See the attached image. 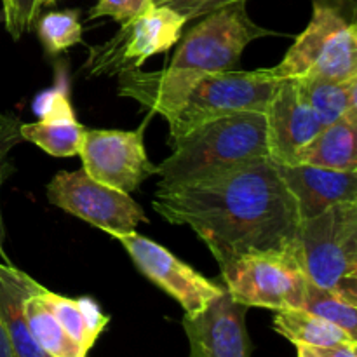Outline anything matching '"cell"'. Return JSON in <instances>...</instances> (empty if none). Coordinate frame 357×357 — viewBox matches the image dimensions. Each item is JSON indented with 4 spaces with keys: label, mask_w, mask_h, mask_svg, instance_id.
<instances>
[{
    "label": "cell",
    "mask_w": 357,
    "mask_h": 357,
    "mask_svg": "<svg viewBox=\"0 0 357 357\" xmlns=\"http://www.w3.org/2000/svg\"><path fill=\"white\" fill-rule=\"evenodd\" d=\"M153 209L171 225H187L220 268L265 251L293 250L300 216L271 157L195 183L157 188Z\"/></svg>",
    "instance_id": "cell-1"
},
{
    "label": "cell",
    "mask_w": 357,
    "mask_h": 357,
    "mask_svg": "<svg viewBox=\"0 0 357 357\" xmlns=\"http://www.w3.org/2000/svg\"><path fill=\"white\" fill-rule=\"evenodd\" d=\"M272 33L251 20L244 2L223 7L202 17L180 37L176 54L167 68L119 73V96L131 98L171 122L202 77L236 70L246 45Z\"/></svg>",
    "instance_id": "cell-2"
},
{
    "label": "cell",
    "mask_w": 357,
    "mask_h": 357,
    "mask_svg": "<svg viewBox=\"0 0 357 357\" xmlns=\"http://www.w3.org/2000/svg\"><path fill=\"white\" fill-rule=\"evenodd\" d=\"M171 155L157 166V188L195 183L243 164L268 157L264 112H239L204 122L169 142Z\"/></svg>",
    "instance_id": "cell-3"
},
{
    "label": "cell",
    "mask_w": 357,
    "mask_h": 357,
    "mask_svg": "<svg viewBox=\"0 0 357 357\" xmlns=\"http://www.w3.org/2000/svg\"><path fill=\"white\" fill-rule=\"evenodd\" d=\"M272 72L279 79L347 80L357 77L354 0H314L305 30Z\"/></svg>",
    "instance_id": "cell-4"
},
{
    "label": "cell",
    "mask_w": 357,
    "mask_h": 357,
    "mask_svg": "<svg viewBox=\"0 0 357 357\" xmlns=\"http://www.w3.org/2000/svg\"><path fill=\"white\" fill-rule=\"evenodd\" d=\"M293 253L310 284L357 300V202L300 220Z\"/></svg>",
    "instance_id": "cell-5"
},
{
    "label": "cell",
    "mask_w": 357,
    "mask_h": 357,
    "mask_svg": "<svg viewBox=\"0 0 357 357\" xmlns=\"http://www.w3.org/2000/svg\"><path fill=\"white\" fill-rule=\"evenodd\" d=\"M281 80L272 68L227 70L204 75L192 87L183 107L169 122V142L225 115L239 112L265 114Z\"/></svg>",
    "instance_id": "cell-6"
},
{
    "label": "cell",
    "mask_w": 357,
    "mask_h": 357,
    "mask_svg": "<svg viewBox=\"0 0 357 357\" xmlns=\"http://www.w3.org/2000/svg\"><path fill=\"white\" fill-rule=\"evenodd\" d=\"M187 17L167 6L153 3L135 20L122 23L107 42L91 45L82 70L87 77H114L139 70L152 56L167 52L181 37Z\"/></svg>",
    "instance_id": "cell-7"
},
{
    "label": "cell",
    "mask_w": 357,
    "mask_h": 357,
    "mask_svg": "<svg viewBox=\"0 0 357 357\" xmlns=\"http://www.w3.org/2000/svg\"><path fill=\"white\" fill-rule=\"evenodd\" d=\"M220 272L227 293L248 309H302L309 286L293 250L248 255Z\"/></svg>",
    "instance_id": "cell-8"
},
{
    "label": "cell",
    "mask_w": 357,
    "mask_h": 357,
    "mask_svg": "<svg viewBox=\"0 0 357 357\" xmlns=\"http://www.w3.org/2000/svg\"><path fill=\"white\" fill-rule=\"evenodd\" d=\"M52 206L103 232H132L146 223L145 211L129 194L100 183L84 169L59 171L47 185Z\"/></svg>",
    "instance_id": "cell-9"
},
{
    "label": "cell",
    "mask_w": 357,
    "mask_h": 357,
    "mask_svg": "<svg viewBox=\"0 0 357 357\" xmlns=\"http://www.w3.org/2000/svg\"><path fill=\"white\" fill-rule=\"evenodd\" d=\"M149 117L135 131L119 129H86L79 155L82 169L100 183L129 194L135 192L146 178L157 174L145 150V129L152 119Z\"/></svg>",
    "instance_id": "cell-10"
},
{
    "label": "cell",
    "mask_w": 357,
    "mask_h": 357,
    "mask_svg": "<svg viewBox=\"0 0 357 357\" xmlns=\"http://www.w3.org/2000/svg\"><path fill=\"white\" fill-rule=\"evenodd\" d=\"M124 246L132 264L149 281L176 300L187 316L204 310L225 288L199 274L194 267L181 261L171 251L149 237L132 232H110Z\"/></svg>",
    "instance_id": "cell-11"
},
{
    "label": "cell",
    "mask_w": 357,
    "mask_h": 357,
    "mask_svg": "<svg viewBox=\"0 0 357 357\" xmlns=\"http://www.w3.org/2000/svg\"><path fill=\"white\" fill-rule=\"evenodd\" d=\"M248 307L225 291L204 310L183 317L190 357H251Z\"/></svg>",
    "instance_id": "cell-12"
},
{
    "label": "cell",
    "mask_w": 357,
    "mask_h": 357,
    "mask_svg": "<svg viewBox=\"0 0 357 357\" xmlns=\"http://www.w3.org/2000/svg\"><path fill=\"white\" fill-rule=\"evenodd\" d=\"M268 157L275 164H296L300 150L312 142L323 121L310 108L296 79H282L265 112Z\"/></svg>",
    "instance_id": "cell-13"
},
{
    "label": "cell",
    "mask_w": 357,
    "mask_h": 357,
    "mask_svg": "<svg viewBox=\"0 0 357 357\" xmlns=\"http://www.w3.org/2000/svg\"><path fill=\"white\" fill-rule=\"evenodd\" d=\"M300 220L321 215L340 202H357V171H333L307 164H278Z\"/></svg>",
    "instance_id": "cell-14"
},
{
    "label": "cell",
    "mask_w": 357,
    "mask_h": 357,
    "mask_svg": "<svg viewBox=\"0 0 357 357\" xmlns=\"http://www.w3.org/2000/svg\"><path fill=\"white\" fill-rule=\"evenodd\" d=\"M40 286L26 272L9 261H0V321L16 357H49L31 337L24 316L26 298L37 293Z\"/></svg>",
    "instance_id": "cell-15"
},
{
    "label": "cell",
    "mask_w": 357,
    "mask_h": 357,
    "mask_svg": "<svg viewBox=\"0 0 357 357\" xmlns=\"http://www.w3.org/2000/svg\"><path fill=\"white\" fill-rule=\"evenodd\" d=\"M296 164L333 171H357V108L347 112L307 143Z\"/></svg>",
    "instance_id": "cell-16"
},
{
    "label": "cell",
    "mask_w": 357,
    "mask_h": 357,
    "mask_svg": "<svg viewBox=\"0 0 357 357\" xmlns=\"http://www.w3.org/2000/svg\"><path fill=\"white\" fill-rule=\"evenodd\" d=\"M38 298L51 310L72 340H75L86 352L94 347L100 335L110 323V317L101 312L100 305L89 296L68 298L42 286L38 289Z\"/></svg>",
    "instance_id": "cell-17"
},
{
    "label": "cell",
    "mask_w": 357,
    "mask_h": 357,
    "mask_svg": "<svg viewBox=\"0 0 357 357\" xmlns=\"http://www.w3.org/2000/svg\"><path fill=\"white\" fill-rule=\"evenodd\" d=\"M272 326L281 337L295 345L333 347L340 344H357L356 338L344 330L303 309L278 310Z\"/></svg>",
    "instance_id": "cell-18"
},
{
    "label": "cell",
    "mask_w": 357,
    "mask_h": 357,
    "mask_svg": "<svg viewBox=\"0 0 357 357\" xmlns=\"http://www.w3.org/2000/svg\"><path fill=\"white\" fill-rule=\"evenodd\" d=\"M296 82L324 126L357 108V77L347 80L296 79Z\"/></svg>",
    "instance_id": "cell-19"
},
{
    "label": "cell",
    "mask_w": 357,
    "mask_h": 357,
    "mask_svg": "<svg viewBox=\"0 0 357 357\" xmlns=\"http://www.w3.org/2000/svg\"><path fill=\"white\" fill-rule=\"evenodd\" d=\"M42 288V286H40ZM28 330L38 347L49 357H86L87 352L72 340L68 333L56 321L51 310L38 298V291L28 296L24 303Z\"/></svg>",
    "instance_id": "cell-20"
},
{
    "label": "cell",
    "mask_w": 357,
    "mask_h": 357,
    "mask_svg": "<svg viewBox=\"0 0 357 357\" xmlns=\"http://www.w3.org/2000/svg\"><path fill=\"white\" fill-rule=\"evenodd\" d=\"M86 128L79 121H38L21 124L23 142H30L52 157L79 155Z\"/></svg>",
    "instance_id": "cell-21"
},
{
    "label": "cell",
    "mask_w": 357,
    "mask_h": 357,
    "mask_svg": "<svg viewBox=\"0 0 357 357\" xmlns=\"http://www.w3.org/2000/svg\"><path fill=\"white\" fill-rule=\"evenodd\" d=\"M302 309L335 324L357 340V300L309 282Z\"/></svg>",
    "instance_id": "cell-22"
},
{
    "label": "cell",
    "mask_w": 357,
    "mask_h": 357,
    "mask_svg": "<svg viewBox=\"0 0 357 357\" xmlns=\"http://www.w3.org/2000/svg\"><path fill=\"white\" fill-rule=\"evenodd\" d=\"M37 33L45 52L58 56L72 45L82 42V23L79 9L49 10L37 21Z\"/></svg>",
    "instance_id": "cell-23"
},
{
    "label": "cell",
    "mask_w": 357,
    "mask_h": 357,
    "mask_svg": "<svg viewBox=\"0 0 357 357\" xmlns=\"http://www.w3.org/2000/svg\"><path fill=\"white\" fill-rule=\"evenodd\" d=\"M31 110L38 121H75L72 101H70V82L63 63L56 66V84L42 91L31 101Z\"/></svg>",
    "instance_id": "cell-24"
},
{
    "label": "cell",
    "mask_w": 357,
    "mask_h": 357,
    "mask_svg": "<svg viewBox=\"0 0 357 357\" xmlns=\"http://www.w3.org/2000/svg\"><path fill=\"white\" fill-rule=\"evenodd\" d=\"M21 124L23 122L14 114H9V112L0 114V188L6 183L7 178H10V174L14 173L10 150L23 142ZM3 241H6V227H3L2 209H0V258H2V261H9L6 250H3Z\"/></svg>",
    "instance_id": "cell-25"
},
{
    "label": "cell",
    "mask_w": 357,
    "mask_h": 357,
    "mask_svg": "<svg viewBox=\"0 0 357 357\" xmlns=\"http://www.w3.org/2000/svg\"><path fill=\"white\" fill-rule=\"evenodd\" d=\"M38 13V0H2L3 24L13 40H20L24 31L33 28Z\"/></svg>",
    "instance_id": "cell-26"
},
{
    "label": "cell",
    "mask_w": 357,
    "mask_h": 357,
    "mask_svg": "<svg viewBox=\"0 0 357 357\" xmlns=\"http://www.w3.org/2000/svg\"><path fill=\"white\" fill-rule=\"evenodd\" d=\"M152 6V0H98L89 10V20L112 17L122 24L142 16Z\"/></svg>",
    "instance_id": "cell-27"
},
{
    "label": "cell",
    "mask_w": 357,
    "mask_h": 357,
    "mask_svg": "<svg viewBox=\"0 0 357 357\" xmlns=\"http://www.w3.org/2000/svg\"><path fill=\"white\" fill-rule=\"evenodd\" d=\"M155 6H167L173 10L187 17V21L204 17L208 14L216 13L223 7L234 6V3H246L248 0H152Z\"/></svg>",
    "instance_id": "cell-28"
},
{
    "label": "cell",
    "mask_w": 357,
    "mask_h": 357,
    "mask_svg": "<svg viewBox=\"0 0 357 357\" xmlns=\"http://www.w3.org/2000/svg\"><path fill=\"white\" fill-rule=\"evenodd\" d=\"M321 357H357V344H340L333 347H314Z\"/></svg>",
    "instance_id": "cell-29"
},
{
    "label": "cell",
    "mask_w": 357,
    "mask_h": 357,
    "mask_svg": "<svg viewBox=\"0 0 357 357\" xmlns=\"http://www.w3.org/2000/svg\"><path fill=\"white\" fill-rule=\"evenodd\" d=\"M0 357H16L14 356L13 347H10L9 337H7L2 321H0Z\"/></svg>",
    "instance_id": "cell-30"
},
{
    "label": "cell",
    "mask_w": 357,
    "mask_h": 357,
    "mask_svg": "<svg viewBox=\"0 0 357 357\" xmlns=\"http://www.w3.org/2000/svg\"><path fill=\"white\" fill-rule=\"evenodd\" d=\"M296 351H298V357H321L316 349L307 347V345H296Z\"/></svg>",
    "instance_id": "cell-31"
},
{
    "label": "cell",
    "mask_w": 357,
    "mask_h": 357,
    "mask_svg": "<svg viewBox=\"0 0 357 357\" xmlns=\"http://www.w3.org/2000/svg\"><path fill=\"white\" fill-rule=\"evenodd\" d=\"M58 2V0H38V7H49V6H52V3H56Z\"/></svg>",
    "instance_id": "cell-32"
},
{
    "label": "cell",
    "mask_w": 357,
    "mask_h": 357,
    "mask_svg": "<svg viewBox=\"0 0 357 357\" xmlns=\"http://www.w3.org/2000/svg\"><path fill=\"white\" fill-rule=\"evenodd\" d=\"M0 21H3V16H2V10H0Z\"/></svg>",
    "instance_id": "cell-33"
}]
</instances>
